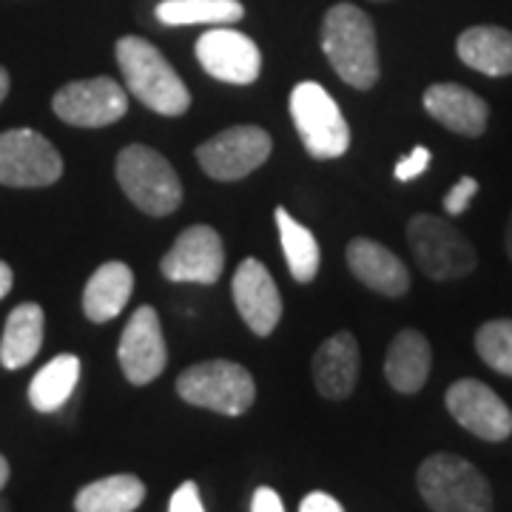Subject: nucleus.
<instances>
[{
    "mask_svg": "<svg viewBox=\"0 0 512 512\" xmlns=\"http://www.w3.org/2000/svg\"><path fill=\"white\" fill-rule=\"evenodd\" d=\"M322 52L328 55L333 72L339 74L348 86L367 92L379 80V46L376 29L353 3L330 6L322 20Z\"/></svg>",
    "mask_w": 512,
    "mask_h": 512,
    "instance_id": "obj_1",
    "label": "nucleus"
},
{
    "mask_svg": "<svg viewBox=\"0 0 512 512\" xmlns=\"http://www.w3.org/2000/svg\"><path fill=\"white\" fill-rule=\"evenodd\" d=\"M117 63L126 77L128 92L134 94L146 109L163 117H180L191 106L188 86L180 74L171 69L163 52L143 37H120L117 40Z\"/></svg>",
    "mask_w": 512,
    "mask_h": 512,
    "instance_id": "obj_2",
    "label": "nucleus"
},
{
    "mask_svg": "<svg viewBox=\"0 0 512 512\" xmlns=\"http://www.w3.org/2000/svg\"><path fill=\"white\" fill-rule=\"evenodd\" d=\"M416 484L433 512H493L490 481L467 458L453 453L430 456L421 461Z\"/></svg>",
    "mask_w": 512,
    "mask_h": 512,
    "instance_id": "obj_3",
    "label": "nucleus"
},
{
    "mask_svg": "<svg viewBox=\"0 0 512 512\" xmlns=\"http://www.w3.org/2000/svg\"><path fill=\"white\" fill-rule=\"evenodd\" d=\"M117 183L148 217H168L183 202V183L160 151L128 146L117 157Z\"/></svg>",
    "mask_w": 512,
    "mask_h": 512,
    "instance_id": "obj_4",
    "label": "nucleus"
},
{
    "mask_svg": "<svg viewBox=\"0 0 512 512\" xmlns=\"http://www.w3.org/2000/svg\"><path fill=\"white\" fill-rule=\"evenodd\" d=\"M407 245L421 271L436 282L461 279V276L473 274L478 265L473 242L450 222L433 214H416L407 222Z\"/></svg>",
    "mask_w": 512,
    "mask_h": 512,
    "instance_id": "obj_5",
    "label": "nucleus"
},
{
    "mask_svg": "<svg viewBox=\"0 0 512 512\" xmlns=\"http://www.w3.org/2000/svg\"><path fill=\"white\" fill-rule=\"evenodd\" d=\"M180 399L222 416H242L256 399L254 376L237 362L211 359L188 367L177 379Z\"/></svg>",
    "mask_w": 512,
    "mask_h": 512,
    "instance_id": "obj_6",
    "label": "nucleus"
},
{
    "mask_svg": "<svg viewBox=\"0 0 512 512\" xmlns=\"http://www.w3.org/2000/svg\"><path fill=\"white\" fill-rule=\"evenodd\" d=\"M293 126L316 160H336L350 148V128L342 109L319 83H299L291 92Z\"/></svg>",
    "mask_w": 512,
    "mask_h": 512,
    "instance_id": "obj_7",
    "label": "nucleus"
},
{
    "mask_svg": "<svg viewBox=\"0 0 512 512\" xmlns=\"http://www.w3.org/2000/svg\"><path fill=\"white\" fill-rule=\"evenodd\" d=\"M63 177V157L35 128L0 134V185L43 188Z\"/></svg>",
    "mask_w": 512,
    "mask_h": 512,
    "instance_id": "obj_8",
    "label": "nucleus"
},
{
    "mask_svg": "<svg viewBox=\"0 0 512 512\" xmlns=\"http://www.w3.org/2000/svg\"><path fill=\"white\" fill-rule=\"evenodd\" d=\"M271 134L259 126H234L205 140L197 148V160L211 180L234 183L254 174L271 157Z\"/></svg>",
    "mask_w": 512,
    "mask_h": 512,
    "instance_id": "obj_9",
    "label": "nucleus"
},
{
    "mask_svg": "<svg viewBox=\"0 0 512 512\" xmlns=\"http://www.w3.org/2000/svg\"><path fill=\"white\" fill-rule=\"evenodd\" d=\"M52 109L69 126L103 128L126 117L128 97L117 80L92 77V80L66 83L52 97Z\"/></svg>",
    "mask_w": 512,
    "mask_h": 512,
    "instance_id": "obj_10",
    "label": "nucleus"
},
{
    "mask_svg": "<svg viewBox=\"0 0 512 512\" xmlns=\"http://www.w3.org/2000/svg\"><path fill=\"white\" fill-rule=\"evenodd\" d=\"M450 416L484 441H504L512 436V410L504 399L478 379H458L447 396Z\"/></svg>",
    "mask_w": 512,
    "mask_h": 512,
    "instance_id": "obj_11",
    "label": "nucleus"
},
{
    "mask_svg": "<svg viewBox=\"0 0 512 512\" xmlns=\"http://www.w3.org/2000/svg\"><path fill=\"white\" fill-rule=\"evenodd\" d=\"M222 268H225L222 239L211 225L185 228L160 262L165 279L197 282V285H214L222 276Z\"/></svg>",
    "mask_w": 512,
    "mask_h": 512,
    "instance_id": "obj_12",
    "label": "nucleus"
},
{
    "mask_svg": "<svg viewBox=\"0 0 512 512\" xmlns=\"http://www.w3.org/2000/svg\"><path fill=\"white\" fill-rule=\"evenodd\" d=\"M120 367L126 373L131 384H148L154 382L165 370L168 362V350H165L163 325L154 308H137L128 319L126 330L120 336Z\"/></svg>",
    "mask_w": 512,
    "mask_h": 512,
    "instance_id": "obj_13",
    "label": "nucleus"
},
{
    "mask_svg": "<svg viewBox=\"0 0 512 512\" xmlns=\"http://www.w3.org/2000/svg\"><path fill=\"white\" fill-rule=\"evenodd\" d=\"M197 60L205 72L222 83L248 86L262 72L259 46L237 29H211L197 40Z\"/></svg>",
    "mask_w": 512,
    "mask_h": 512,
    "instance_id": "obj_14",
    "label": "nucleus"
},
{
    "mask_svg": "<svg viewBox=\"0 0 512 512\" xmlns=\"http://www.w3.org/2000/svg\"><path fill=\"white\" fill-rule=\"evenodd\" d=\"M234 305L256 336H271L282 319V296L271 271L259 259H245L234 274Z\"/></svg>",
    "mask_w": 512,
    "mask_h": 512,
    "instance_id": "obj_15",
    "label": "nucleus"
},
{
    "mask_svg": "<svg viewBox=\"0 0 512 512\" xmlns=\"http://www.w3.org/2000/svg\"><path fill=\"white\" fill-rule=\"evenodd\" d=\"M348 268L370 291L399 299L410 291V271L399 256L370 237L350 239Z\"/></svg>",
    "mask_w": 512,
    "mask_h": 512,
    "instance_id": "obj_16",
    "label": "nucleus"
},
{
    "mask_svg": "<svg viewBox=\"0 0 512 512\" xmlns=\"http://www.w3.org/2000/svg\"><path fill=\"white\" fill-rule=\"evenodd\" d=\"M424 109L441 126L461 137H481L487 131L490 106L476 92L458 83H436L424 92Z\"/></svg>",
    "mask_w": 512,
    "mask_h": 512,
    "instance_id": "obj_17",
    "label": "nucleus"
},
{
    "mask_svg": "<svg viewBox=\"0 0 512 512\" xmlns=\"http://www.w3.org/2000/svg\"><path fill=\"white\" fill-rule=\"evenodd\" d=\"M313 382L316 390L333 402H342L353 393L359 382V342L353 333L342 330L319 345L313 356Z\"/></svg>",
    "mask_w": 512,
    "mask_h": 512,
    "instance_id": "obj_18",
    "label": "nucleus"
},
{
    "mask_svg": "<svg viewBox=\"0 0 512 512\" xmlns=\"http://www.w3.org/2000/svg\"><path fill=\"white\" fill-rule=\"evenodd\" d=\"M430 365H433V350H430L427 336L419 330L404 328L396 333V339L387 348L384 376H387L393 390L410 396V393H419L427 384Z\"/></svg>",
    "mask_w": 512,
    "mask_h": 512,
    "instance_id": "obj_19",
    "label": "nucleus"
},
{
    "mask_svg": "<svg viewBox=\"0 0 512 512\" xmlns=\"http://www.w3.org/2000/svg\"><path fill=\"white\" fill-rule=\"evenodd\" d=\"M456 52L464 66L487 74V77H507L512 74V32L501 26H473L461 32Z\"/></svg>",
    "mask_w": 512,
    "mask_h": 512,
    "instance_id": "obj_20",
    "label": "nucleus"
},
{
    "mask_svg": "<svg viewBox=\"0 0 512 512\" xmlns=\"http://www.w3.org/2000/svg\"><path fill=\"white\" fill-rule=\"evenodd\" d=\"M134 291V274L126 262H106L92 274L83 291V311L86 316L103 325L126 308L128 296Z\"/></svg>",
    "mask_w": 512,
    "mask_h": 512,
    "instance_id": "obj_21",
    "label": "nucleus"
},
{
    "mask_svg": "<svg viewBox=\"0 0 512 512\" xmlns=\"http://www.w3.org/2000/svg\"><path fill=\"white\" fill-rule=\"evenodd\" d=\"M43 325L46 316L37 302H23L9 313L0 339V365L6 370H20L29 365L43 345Z\"/></svg>",
    "mask_w": 512,
    "mask_h": 512,
    "instance_id": "obj_22",
    "label": "nucleus"
},
{
    "mask_svg": "<svg viewBox=\"0 0 512 512\" xmlns=\"http://www.w3.org/2000/svg\"><path fill=\"white\" fill-rule=\"evenodd\" d=\"M77 382H80V359L74 353H60L49 365L37 370V376L29 384V402L37 413H57L72 399Z\"/></svg>",
    "mask_w": 512,
    "mask_h": 512,
    "instance_id": "obj_23",
    "label": "nucleus"
},
{
    "mask_svg": "<svg viewBox=\"0 0 512 512\" xmlns=\"http://www.w3.org/2000/svg\"><path fill=\"white\" fill-rule=\"evenodd\" d=\"M146 498V484L137 476H109L86 484L77 498V512H134Z\"/></svg>",
    "mask_w": 512,
    "mask_h": 512,
    "instance_id": "obj_24",
    "label": "nucleus"
},
{
    "mask_svg": "<svg viewBox=\"0 0 512 512\" xmlns=\"http://www.w3.org/2000/svg\"><path fill=\"white\" fill-rule=\"evenodd\" d=\"M163 26H200V23H239L245 6L239 0H163L154 9Z\"/></svg>",
    "mask_w": 512,
    "mask_h": 512,
    "instance_id": "obj_25",
    "label": "nucleus"
},
{
    "mask_svg": "<svg viewBox=\"0 0 512 512\" xmlns=\"http://www.w3.org/2000/svg\"><path fill=\"white\" fill-rule=\"evenodd\" d=\"M276 225H279V239H282V251L288 259L291 276L296 282H313L319 274V262H322L319 242L313 237V231L293 220L285 208H276Z\"/></svg>",
    "mask_w": 512,
    "mask_h": 512,
    "instance_id": "obj_26",
    "label": "nucleus"
},
{
    "mask_svg": "<svg viewBox=\"0 0 512 512\" xmlns=\"http://www.w3.org/2000/svg\"><path fill=\"white\" fill-rule=\"evenodd\" d=\"M476 350L495 373L512 376V319L484 322L476 333Z\"/></svg>",
    "mask_w": 512,
    "mask_h": 512,
    "instance_id": "obj_27",
    "label": "nucleus"
},
{
    "mask_svg": "<svg viewBox=\"0 0 512 512\" xmlns=\"http://www.w3.org/2000/svg\"><path fill=\"white\" fill-rule=\"evenodd\" d=\"M478 194V180L473 177H461L447 194H444V211L450 214V217H458V214H464L467 208H470V202Z\"/></svg>",
    "mask_w": 512,
    "mask_h": 512,
    "instance_id": "obj_28",
    "label": "nucleus"
},
{
    "mask_svg": "<svg viewBox=\"0 0 512 512\" xmlns=\"http://www.w3.org/2000/svg\"><path fill=\"white\" fill-rule=\"evenodd\" d=\"M427 165H430V151L424 146H416L404 160L396 163V180L410 183V180H416V177H421L427 171Z\"/></svg>",
    "mask_w": 512,
    "mask_h": 512,
    "instance_id": "obj_29",
    "label": "nucleus"
},
{
    "mask_svg": "<svg viewBox=\"0 0 512 512\" xmlns=\"http://www.w3.org/2000/svg\"><path fill=\"white\" fill-rule=\"evenodd\" d=\"M168 512H205L200 501V490L194 481H185L177 487V493L168 501Z\"/></svg>",
    "mask_w": 512,
    "mask_h": 512,
    "instance_id": "obj_30",
    "label": "nucleus"
},
{
    "mask_svg": "<svg viewBox=\"0 0 512 512\" xmlns=\"http://www.w3.org/2000/svg\"><path fill=\"white\" fill-rule=\"evenodd\" d=\"M251 512H285L282 507V498L271 487H259L251 501Z\"/></svg>",
    "mask_w": 512,
    "mask_h": 512,
    "instance_id": "obj_31",
    "label": "nucleus"
},
{
    "mask_svg": "<svg viewBox=\"0 0 512 512\" xmlns=\"http://www.w3.org/2000/svg\"><path fill=\"white\" fill-rule=\"evenodd\" d=\"M299 512H345L342 510V504L328 493H311L305 501H302V507Z\"/></svg>",
    "mask_w": 512,
    "mask_h": 512,
    "instance_id": "obj_32",
    "label": "nucleus"
},
{
    "mask_svg": "<svg viewBox=\"0 0 512 512\" xmlns=\"http://www.w3.org/2000/svg\"><path fill=\"white\" fill-rule=\"evenodd\" d=\"M12 285H15V274H12V268L0 259V299H3V296H9Z\"/></svg>",
    "mask_w": 512,
    "mask_h": 512,
    "instance_id": "obj_33",
    "label": "nucleus"
},
{
    "mask_svg": "<svg viewBox=\"0 0 512 512\" xmlns=\"http://www.w3.org/2000/svg\"><path fill=\"white\" fill-rule=\"evenodd\" d=\"M6 94H9V72L0 66V103L6 100Z\"/></svg>",
    "mask_w": 512,
    "mask_h": 512,
    "instance_id": "obj_34",
    "label": "nucleus"
},
{
    "mask_svg": "<svg viewBox=\"0 0 512 512\" xmlns=\"http://www.w3.org/2000/svg\"><path fill=\"white\" fill-rule=\"evenodd\" d=\"M6 484H9V461L0 456V490H3Z\"/></svg>",
    "mask_w": 512,
    "mask_h": 512,
    "instance_id": "obj_35",
    "label": "nucleus"
},
{
    "mask_svg": "<svg viewBox=\"0 0 512 512\" xmlns=\"http://www.w3.org/2000/svg\"><path fill=\"white\" fill-rule=\"evenodd\" d=\"M504 248H507V256L512 259V214L510 220H507V234H504Z\"/></svg>",
    "mask_w": 512,
    "mask_h": 512,
    "instance_id": "obj_36",
    "label": "nucleus"
},
{
    "mask_svg": "<svg viewBox=\"0 0 512 512\" xmlns=\"http://www.w3.org/2000/svg\"><path fill=\"white\" fill-rule=\"evenodd\" d=\"M0 512H9V504H6L3 498H0Z\"/></svg>",
    "mask_w": 512,
    "mask_h": 512,
    "instance_id": "obj_37",
    "label": "nucleus"
},
{
    "mask_svg": "<svg viewBox=\"0 0 512 512\" xmlns=\"http://www.w3.org/2000/svg\"><path fill=\"white\" fill-rule=\"evenodd\" d=\"M379 3H384V0H379Z\"/></svg>",
    "mask_w": 512,
    "mask_h": 512,
    "instance_id": "obj_38",
    "label": "nucleus"
}]
</instances>
